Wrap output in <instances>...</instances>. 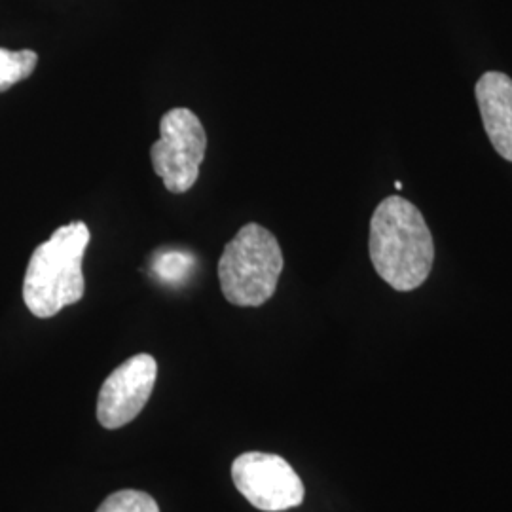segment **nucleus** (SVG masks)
<instances>
[{
  "mask_svg": "<svg viewBox=\"0 0 512 512\" xmlns=\"http://www.w3.org/2000/svg\"><path fill=\"white\" fill-rule=\"evenodd\" d=\"M368 251L374 270L395 291L421 287L433 270L435 243L416 205L389 196L370 220Z\"/></svg>",
  "mask_w": 512,
  "mask_h": 512,
  "instance_id": "1",
  "label": "nucleus"
},
{
  "mask_svg": "<svg viewBox=\"0 0 512 512\" xmlns=\"http://www.w3.org/2000/svg\"><path fill=\"white\" fill-rule=\"evenodd\" d=\"M88 243L90 228L76 220L57 228L33 251L23 279V300L35 317L50 319L84 298L82 264Z\"/></svg>",
  "mask_w": 512,
  "mask_h": 512,
  "instance_id": "2",
  "label": "nucleus"
},
{
  "mask_svg": "<svg viewBox=\"0 0 512 512\" xmlns=\"http://www.w3.org/2000/svg\"><path fill=\"white\" fill-rule=\"evenodd\" d=\"M283 251L270 230L249 222L224 247L219 260L220 289L239 308L266 304L283 272Z\"/></svg>",
  "mask_w": 512,
  "mask_h": 512,
  "instance_id": "3",
  "label": "nucleus"
},
{
  "mask_svg": "<svg viewBox=\"0 0 512 512\" xmlns=\"http://www.w3.org/2000/svg\"><path fill=\"white\" fill-rule=\"evenodd\" d=\"M207 152L202 120L188 109H171L160 120V139L150 148L156 175L173 194L188 192L200 177Z\"/></svg>",
  "mask_w": 512,
  "mask_h": 512,
  "instance_id": "4",
  "label": "nucleus"
},
{
  "mask_svg": "<svg viewBox=\"0 0 512 512\" xmlns=\"http://www.w3.org/2000/svg\"><path fill=\"white\" fill-rule=\"evenodd\" d=\"M232 478L243 495L258 511L281 512L304 501V484L289 461L264 452H245L232 465Z\"/></svg>",
  "mask_w": 512,
  "mask_h": 512,
  "instance_id": "5",
  "label": "nucleus"
},
{
  "mask_svg": "<svg viewBox=\"0 0 512 512\" xmlns=\"http://www.w3.org/2000/svg\"><path fill=\"white\" fill-rule=\"evenodd\" d=\"M158 378V363L152 355L139 353L129 357L99 391L97 420L105 429H120L135 420L148 403Z\"/></svg>",
  "mask_w": 512,
  "mask_h": 512,
  "instance_id": "6",
  "label": "nucleus"
},
{
  "mask_svg": "<svg viewBox=\"0 0 512 512\" xmlns=\"http://www.w3.org/2000/svg\"><path fill=\"white\" fill-rule=\"evenodd\" d=\"M476 103L495 152L512 162V78L505 73L482 74L476 82Z\"/></svg>",
  "mask_w": 512,
  "mask_h": 512,
  "instance_id": "7",
  "label": "nucleus"
},
{
  "mask_svg": "<svg viewBox=\"0 0 512 512\" xmlns=\"http://www.w3.org/2000/svg\"><path fill=\"white\" fill-rule=\"evenodd\" d=\"M38 55L31 50L10 52L0 48V93L29 78L37 69Z\"/></svg>",
  "mask_w": 512,
  "mask_h": 512,
  "instance_id": "8",
  "label": "nucleus"
},
{
  "mask_svg": "<svg viewBox=\"0 0 512 512\" xmlns=\"http://www.w3.org/2000/svg\"><path fill=\"white\" fill-rule=\"evenodd\" d=\"M97 512H160L154 497L139 490H122L109 495Z\"/></svg>",
  "mask_w": 512,
  "mask_h": 512,
  "instance_id": "9",
  "label": "nucleus"
},
{
  "mask_svg": "<svg viewBox=\"0 0 512 512\" xmlns=\"http://www.w3.org/2000/svg\"><path fill=\"white\" fill-rule=\"evenodd\" d=\"M192 266V256L186 255V253H164V255L156 256V262H154V270L156 274L160 275L164 281H181L188 274Z\"/></svg>",
  "mask_w": 512,
  "mask_h": 512,
  "instance_id": "10",
  "label": "nucleus"
},
{
  "mask_svg": "<svg viewBox=\"0 0 512 512\" xmlns=\"http://www.w3.org/2000/svg\"><path fill=\"white\" fill-rule=\"evenodd\" d=\"M395 188H397V190H401V188H403V183H401V181H397V183H395Z\"/></svg>",
  "mask_w": 512,
  "mask_h": 512,
  "instance_id": "11",
  "label": "nucleus"
}]
</instances>
